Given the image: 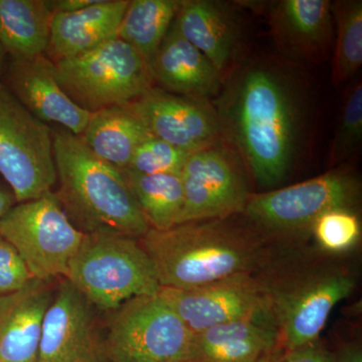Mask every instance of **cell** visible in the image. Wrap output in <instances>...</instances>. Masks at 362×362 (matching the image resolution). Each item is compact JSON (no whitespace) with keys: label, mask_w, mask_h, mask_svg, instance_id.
Instances as JSON below:
<instances>
[{"label":"cell","mask_w":362,"mask_h":362,"mask_svg":"<svg viewBox=\"0 0 362 362\" xmlns=\"http://www.w3.org/2000/svg\"><path fill=\"white\" fill-rule=\"evenodd\" d=\"M293 77L277 62L252 59L230 74L213 105L221 140L262 187L286 180L301 145L304 100Z\"/></svg>","instance_id":"6da1fadb"},{"label":"cell","mask_w":362,"mask_h":362,"mask_svg":"<svg viewBox=\"0 0 362 362\" xmlns=\"http://www.w3.org/2000/svg\"><path fill=\"white\" fill-rule=\"evenodd\" d=\"M237 216L150 228L139 243L161 287L190 289L265 268L270 262L265 247L269 238Z\"/></svg>","instance_id":"7a4b0ae2"},{"label":"cell","mask_w":362,"mask_h":362,"mask_svg":"<svg viewBox=\"0 0 362 362\" xmlns=\"http://www.w3.org/2000/svg\"><path fill=\"white\" fill-rule=\"evenodd\" d=\"M58 192L66 216L81 232L141 239L150 226L122 171L95 156L81 138L52 129Z\"/></svg>","instance_id":"3957f363"},{"label":"cell","mask_w":362,"mask_h":362,"mask_svg":"<svg viewBox=\"0 0 362 362\" xmlns=\"http://www.w3.org/2000/svg\"><path fill=\"white\" fill-rule=\"evenodd\" d=\"M262 279L285 351L318 340L331 311L350 296L356 286L349 269L327 259L306 266H274Z\"/></svg>","instance_id":"277c9868"},{"label":"cell","mask_w":362,"mask_h":362,"mask_svg":"<svg viewBox=\"0 0 362 362\" xmlns=\"http://www.w3.org/2000/svg\"><path fill=\"white\" fill-rule=\"evenodd\" d=\"M65 279L94 308L114 311L132 298L158 294L156 269L139 240L85 233Z\"/></svg>","instance_id":"5b68a950"},{"label":"cell","mask_w":362,"mask_h":362,"mask_svg":"<svg viewBox=\"0 0 362 362\" xmlns=\"http://www.w3.org/2000/svg\"><path fill=\"white\" fill-rule=\"evenodd\" d=\"M54 65L66 94L89 113L129 104L154 86L147 59L119 37Z\"/></svg>","instance_id":"8992f818"},{"label":"cell","mask_w":362,"mask_h":362,"mask_svg":"<svg viewBox=\"0 0 362 362\" xmlns=\"http://www.w3.org/2000/svg\"><path fill=\"white\" fill-rule=\"evenodd\" d=\"M361 195L356 175L333 169L296 185L251 194L242 216L268 238L301 235L330 209H354Z\"/></svg>","instance_id":"52a82bcc"},{"label":"cell","mask_w":362,"mask_h":362,"mask_svg":"<svg viewBox=\"0 0 362 362\" xmlns=\"http://www.w3.org/2000/svg\"><path fill=\"white\" fill-rule=\"evenodd\" d=\"M0 235L13 245L33 279L65 278L85 233L71 223L54 192L16 204L0 221Z\"/></svg>","instance_id":"ba28073f"},{"label":"cell","mask_w":362,"mask_h":362,"mask_svg":"<svg viewBox=\"0 0 362 362\" xmlns=\"http://www.w3.org/2000/svg\"><path fill=\"white\" fill-rule=\"evenodd\" d=\"M113 312L104 340L109 362H189L194 333L158 294Z\"/></svg>","instance_id":"9c48e42d"},{"label":"cell","mask_w":362,"mask_h":362,"mask_svg":"<svg viewBox=\"0 0 362 362\" xmlns=\"http://www.w3.org/2000/svg\"><path fill=\"white\" fill-rule=\"evenodd\" d=\"M0 175L23 202L57 185L52 128L30 113L0 80Z\"/></svg>","instance_id":"30bf717a"},{"label":"cell","mask_w":362,"mask_h":362,"mask_svg":"<svg viewBox=\"0 0 362 362\" xmlns=\"http://www.w3.org/2000/svg\"><path fill=\"white\" fill-rule=\"evenodd\" d=\"M158 295L192 333L235 321L274 324L265 282L254 274H239L190 289L161 287Z\"/></svg>","instance_id":"8fae6325"},{"label":"cell","mask_w":362,"mask_h":362,"mask_svg":"<svg viewBox=\"0 0 362 362\" xmlns=\"http://www.w3.org/2000/svg\"><path fill=\"white\" fill-rule=\"evenodd\" d=\"M240 162L221 142L190 153L180 173L183 206L178 225L243 214L251 194Z\"/></svg>","instance_id":"7c38bea8"},{"label":"cell","mask_w":362,"mask_h":362,"mask_svg":"<svg viewBox=\"0 0 362 362\" xmlns=\"http://www.w3.org/2000/svg\"><path fill=\"white\" fill-rule=\"evenodd\" d=\"M94 309L65 279L45 313L35 362H109Z\"/></svg>","instance_id":"4fadbf2b"},{"label":"cell","mask_w":362,"mask_h":362,"mask_svg":"<svg viewBox=\"0 0 362 362\" xmlns=\"http://www.w3.org/2000/svg\"><path fill=\"white\" fill-rule=\"evenodd\" d=\"M129 106L150 134L190 153L221 141L216 111L209 102L153 86Z\"/></svg>","instance_id":"5bb4252c"},{"label":"cell","mask_w":362,"mask_h":362,"mask_svg":"<svg viewBox=\"0 0 362 362\" xmlns=\"http://www.w3.org/2000/svg\"><path fill=\"white\" fill-rule=\"evenodd\" d=\"M1 82L42 122L58 126L74 135L84 132L90 113L66 94L59 84L56 65L47 54L9 59Z\"/></svg>","instance_id":"9a60e30c"},{"label":"cell","mask_w":362,"mask_h":362,"mask_svg":"<svg viewBox=\"0 0 362 362\" xmlns=\"http://www.w3.org/2000/svg\"><path fill=\"white\" fill-rule=\"evenodd\" d=\"M272 37L289 58L319 61L333 40L332 11L328 0H279L269 9Z\"/></svg>","instance_id":"2e32d148"},{"label":"cell","mask_w":362,"mask_h":362,"mask_svg":"<svg viewBox=\"0 0 362 362\" xmlns=\"http://www.w3.org/2000/svg\"><path fill=\"white\" fill-rule=\"evenodd\" d=\"M149 65L154 86L190 99L209 102L225 82L211 61L181 35L175 21Z\"/></svg>","instance_id":"e0dca14e"},{"label":"cell","mask_w":362,"mask_h":362,"mask_svg":"<svg viewBox=\"0 0 362 362\" xmlns=\"http://www.w3.org/2000/svg\"><path fill=\"white\" fill-rule=\"evenodd\" d=\"M175 25L226 81L235 64L240 39L239 21L232 7L216 0H181Z\"/></svg>","instance_id":"ac0fdd59"},{"label":"cell","mask_w":362,"mask_h":362,"mask_svg":"<svg viewBox=\"0 0 362 362\" xmlns=\"http://www.w3.org/2000/svg\"><path fill=\"white\" fill-rule=\"evenodd\" d=\"M54 292L33 279L18 291L0 296V361L35 362L42 323Z\"/></svg>","instance_id":"d6986e66"},{"label":"cell","mask_w":362,"mask_h":362,"mask_svg":"<svg viewBox=\"0 0 362 362\" xmlns=\"http://www.w3.org/2000/svg\"><path fill=\"white\" fill-rule=\"evenodd\" d=\"M129 0H98L74 13H54L47 58H75L115 39Z\"/></svg>","instance_id":"ffe728a7"},{"label":"cell","mask_w":362,"mask_h":362,"mask_svg":"<svg viewBox=\"0 0 362 362\" xmlns=\"http://www.w3.org/2000/svg\"><path fill=\"white\" fill-rule=\"evenodd\" d=\"M279 346L274 324L235 321L194 333L189 362H258Z\"/></svg>","instance_id":"44dd1931"},{"label":"cell","mask_w":362,"mask_h":362,"mask_svg":"<svg viewBox=\"0 0 362 362\" xmlns=\"http://www.w3.org/2000/svg\"><path fill=\"white\" fill-rule=\"evenodd\" d=\"M150 133L129 104L90 113L84 132L78 137L107 163L123 170L129 165L138 145Z\"/></svg>","instance_id":"7402d4cb"},{"label":"cell","mask_w":362,"mask_h":362,"mask_svg":"<svg viewBox=\"0 0 362 362\" xmlns=\"http://www.w3.org/2000/svg\"><path fill=\"white\" fill-rule=\"evenodd\" d=\"M52 11L45 0H0V42L9 59L47 52Z\"/></svg>","instance_id":"603a6c76"},{"label":"cell","mask_w":362,"mask_h":362,"mask_svg":"<svg viewBox=\"0 0 362 362\" xmlns=\"http://www.w3.org/2000/svg\"><path fill=\"white\" fill-rule=\"evenodd\" d=\"M180 6L181 0H129L117 37L132 45L149 63Z\"/></svg>","instance_id":"cb8c5ba5"},{"label":"cell","mask_w":362,"mask_h":362,"mask_svg":"<svg viewBox=\"0 0 362 362\" xmlns=\"http://www.w3.org/2000/svg\"><path fill=\"white\" fill-rule=\"evenodd\" d=\"M121 171L150 228L164 230L178 225L183 206L180 175H146L129 169Z\"/></svg>","instance_id":"d4e9b609"},{"label":"cell","mask_w":362,"mask_h":362,"mask_svg":"<svg viewBox=\"0 0 362 362\" xmlns=\"http://www.w3.org/2000/svg\"><path fill=\"white\" fill-rule=\"evenodd\" d=\"M337 23V42L333 54L332 82L339 87L361 69L362 64V1L331 2Z\"/></svg>","instance_id":"484cf974"},{"label":"cell","mask_w":362,"mask_h":362,"mask_svg":"<svg viewBox=\"0 0 362 362\" xmlns=\"http://www.w3.org/2000/svg\"><path fill=\"white\" fill-rule=\"evenodd\" d=\"M311 232L319 249L327 255L349 252L358 244L361 223L354 209H334L317 218Z\"/></svg>","instance_id":"4316f807"},{"label":"cell","mask_w":362,"mask_h":362,"mask_svg":"<svg viewBox=\"0 0 362 362\" xmlns=\"http://www.w3.org/2000/svg\"><path fill=\"white\" fill-rule=\"evenodd\" d=\"M361 141L362 84L357 82L345 95L334 139L328 156L330 168L349 158L361 146Z\"/></svg>","instance_id":"83f0119b"},{"label":"cell","mask_w":362,"mask_h":362,"mask_svg":"<svg viewBox=\"0 0 362 362\" xmlns=\"http://www.w3.org/2000/svg\"><path fill=\"white\" fill-rule=\"evenodd\" d=\"M189 156L190 152L149 134L138 145L126 169L146 175H180Z\"/></svg>","instance_id":"f1b7e54d"},{"label":"cell","mask_w":362,"mask_h":362,"mask_svg":"<svg viewBox=\"0 0 362 362\" xmlns=\"http://www.w3.org/2000/svg\"><path fill=\"white\" fill-rule=\"evenodd\" d=\"M33 279L18 251L0 235V296L23 289Z\"/></svg>","instance_id":"f546056e"},{"label":"cell","mask_w":362,"mask_h":362,"mask_svg":"<svg viewBox=\"0 0 362 362\" xmlns=\"http://www.w3.org/2000/svg\"><path fill=\"white\" fill-rule=\"evenodd\" d=\"M283 362H332V352L318 339L299 349L284 350Z\"/></svg>","instance_id":"4dcf8cb0"},{"label":"cell","mask_w":362,"mask_h":362,"mask_svg":"<svg viewBox=\"0 0 362 362\" xmlns=\"http://www.w3.org/2000/svg\"><path fill=\"white\" fill-rule=\"evenodd\" d=\"M332 362H362L361 345L356 342L345 343L337 352H332Z\"/></svg>","instance_id":"1f68e13d"},{"label":"cell","mask_w":362,"mask_h":362,"mask_svg":"<svg viewBox=\"0 0 362 362\" xmlns=\"http://www.w3.org/2000/svg\"><path fill=\"white\" fill-rule=\"evenodd\" d=\"M16 197L11 188L6 185H0V221L6 216L7 211L16 204Z\"/></svg>","instance_id":"d6a6232c"},{"label":"cell","mask_w":362,"mask_h":362,"mask_svg":"<svg viewBox=\"0 0 362 362\" xmlns=\"http://www.w3.org/2000/svg\"><path fill=\"white\" fill-rule=\"evenodd\" d=\"M283 356H284V349L279 346L277 349L274 350L258 362H283Z\"/></svg>","instance_id":"836d02e7"},{"label":"cell","mask_w":362,"mask_h":362,"mask_svg":"<svg viewBox=\"0 0 362 362\" xmlns=\"http://www.w3.org/2000/svg\"><path fill=\"white\" fill-rule=\"evenodd\" d=\"M7 58H8V57H7L6 49H4L1 42H0V78H1V76L4 75V70H6Z\"/></svg>","instance_id":"e575fe53"},{"label":"cell","mask_w":362,"mask_h":362,"mask_svg":"<svg viewBox=\"0 0 362 362\" xmlns=\"http://www.w3.org/2000/svg\"><path fill=\"white\" fill-rule=\"evenodd\" d=\"M0 362H1V361H0Z\"/></svg>","instance_id":"d590c367"}]
</instances>
